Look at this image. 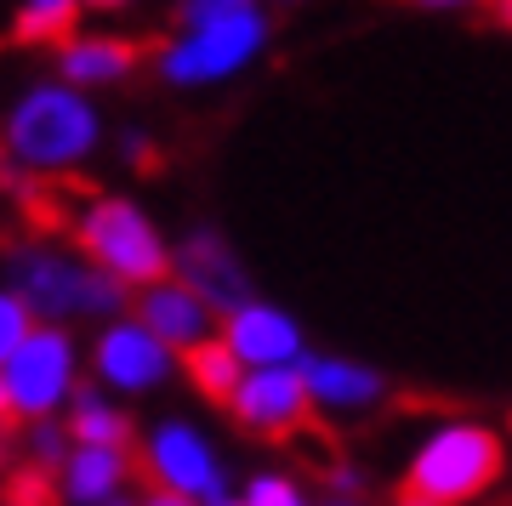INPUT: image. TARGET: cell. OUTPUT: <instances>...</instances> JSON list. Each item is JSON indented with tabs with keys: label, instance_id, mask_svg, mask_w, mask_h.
Masks as SVG:
<instances>
[{
	"label": "cell",
	"instance_id": "6da1fadb",
	"mask_svg": "<svg viewBox=\"0 0 512 506\" xmlns=\"http://www.w3.org/2000/svg\"><path fill=\"white\" fill-rule=\"evenodd\" d=\"M103 137H109L103 109L63 80L23 86L12 109L0 114V160L12 177H69L92 165Z\"/></svg>",
	"mask_w": 512,
	"mask_h": 506
},
{
	"label": "cell",
	"instance_id": "7a4b0ae2",
	"mask_svg": "<svg viewBox=\"0 0 512 506\" xmlns=\"http://www.w3.org/2000/svg\"><path fill=\"white\" fill-rule=\"evenodd\" d=\"M507 478V438L490 421L450 416L416 438L404 455L399 495H416L427 506H473Z\"/></svg>",
	"mask_w": 512,
	"mask_h": 506
},
{
	"label": "cell",
	"instance_id": "3957f363",
	"mask_svg": "<svg viewBox=\"0 0 512 506\" xmlns=\"http://www.w3.org/2000/svg\"><path fill=\"white\" fill-rule=\"evenodd\" d=\"M12 296H18L35 325H109L131 308V290H120L109 273H97L92 262H80L69 245L52 239H29L12 245Z\"/></svg>",
	"mask_w": 512,
	"mask_h": 506
},
{
	"label": "cell",
	"instance_id": "277c9868",
	"mask_svg": "<svg viewBox=\"0 0 512 506\" xmlns=\"http://www.w3.org/2000/svg\"><path fill=\"white\" fill-rule=\"evenodd\" d=\"M69 251L109 273L120 290H148L171 279V234H165L154 211L137 205L131 194H92L69 222Z\"/></svg>",
	"mask_w": 512,
	"mask_h": 506
},
{
	"label": "cell",
	"instance_id": "5b68a950",
	"mask_svg": "<svg viewBox=\"0 0 512 506\" xmlns=\"http://www.w3.org/2000/svg\"><path fill=\"white\" fill-rule=\"evenodd\" d=\"M268 46H274V18H268V6H256V12L200 23V29H171L154 46V74L177 91H211L256 69Z\"/></svg>",
	"mask_w": 512,
	"mask_h": 506
},
{
	"label": "cell",
	"instance_id": "8992f818",
	"mask_svg": "<svg viewBox=\"0 0 512 506\" xmlns=\"http://www.w3.org/2000/svg\"><path fill=\"white\" fill-rule=\"evenodd\" d=\"M131 461L148 478V489L183 495L194 506H228L234 501V472L222 461L217 438L194 416H154L131 444Z\"/></svg>",
	"mask_w": 512,
	"mask_h": 506
},
{
	"label": "cell",
	"instance_id": "52a82bcc",
	"mask_svg": "<svg viewBox=\"0 0 512 506\" xmlns=\"http://www.w3.org/2000/svg\"><path fill=\"white\" fill-rule=\"evenodd\" d=\"M80 381H86V347L74 342V330H63V325H35L18 342V353L0 364L6 410H12L18 427L57 421L69 410Z\"/></svg>",
	"mask_w": 512,
	"mask_h": 506
},
{
	"label": "cell",
	"instance_id": "ba28073f",
	"mask_svg": "<svg viewBox=\"0 0 512 506\" xmlns=\"http://www.w3.org/2000/svg\"><path fill=\"white\" fill-rule=\"evenodd\" d=\"M86 364H92V376L86 381L103 387L114 404H120V398H154V393H165V387L177 381V353L154 342L131 313H120V319H109V325H97Z\"/></svg>",
	"mask_w": 512,
	"mask_h": 506
},
{
	"label": "cell",
	"instance_id": "9c48e42d",
	"mask_svg": "<svg viewBox=\"0 0 512 506\" xmlns=\"http://www.w3.org/2000/svg\"><path fill=\"white\" fill-rule=\"evenodd\" d=\"M228 421H234L245 438H262V444H285V438L308 433L313 427V404L302 376L291 370H245L228 393Z\"/></svg>",
	"mask_w": 512,
	"mask_h": 506
},
{
	"label": "cell",
	"instance_id": "30bf717a",
	"mask_svg": "<svg viewBox=\"0 0 512 506\" xmlns=\"http://www.w3.org/2000/svg\"><path fill=\"white\" fill-rule=\"evenodd\" d=\"M217 342L234 353L239 370H291L308 353V330L291 308H279L268 296H251V302H239L234 313L217 319Z\"/></svg>",
	"mask_w": 512,
	"mask_h": 506
},
{
	"label": "cell",
	"instance_id": "8fae6325",
	"mask_svg": "<svg viewBox=\"0 0 512 506\" xmlns=\"http://www.w3.org/2000/svg\"><path fill=\"white\" fill-rule=\"evenodd\" d=\"M171 279L194 290L217 319L256 296V279H251V268H245V256H239L217 228H194L183 245H171Z\"/></svg>",
	"mask_w": 512,
	"mask_h": 506
},
{
	"label": "cell",
	"instance_id": "7c38bea8",
	"mask_svg": "<svg viewBox=\"0 0 512 506\" xmlns=\"http://www.w3.org/2000/svg\"><path fill=\"white\" fill-rule=\"evenodd\" d=\"M296 376L308 387L313 416H370L376 404H387L393 381L365 359H348V353H302Z\"/></svg>",
	"mask_w": 512,
	"mask_h": 506
},
{
	"label": "cell",
	"instance_id": "4fadbf2b",
	"mask_svg": "<svg viewBox=\"0 0 512 506\" xmlns=\"http://www.w3.org/2000/svg\"><path fill=\"white\" fill-rule=\"evenodd\" d=\"M57 74L52 80H63V86L74 91H109V86H126L131 74L143 69L148 46L131 35H109V29H80V35H69L63 46H57Z\"/></svg>",
	"mask_w": 512,
	"mask_h": 506
},
{
	"label": "cell",
	"instance_id": "5bb4252c",
	"mask_svg": "<svg viewBox=\"0 0 512 506\" xmlns=\"http://www.w3.org/2000/svg\"><path fill=\"white\" fill-rule=\"evenodd\" d=\"M131 319L154 336L160 347H171L177 359H183L188 347H200L205 336H217V313L205 308L200 296L188 285H177V279H160V285H148L131 296Z\"/></svg>",
	"mask_w": 512,
	"mask_h": 506
},
{
	"label": "cell",
	"instance_id": "9a60e30c",
	"mask_svg": "<svg viewBox=\"0 0 512 506\" xmlns=\"http://www.w3.org/2000/svg\"><path fill=\"white\" fill-rule=\"evenodd\" d=\"M131 478H137L131 450H69L52 472V495L63 506H109L126 495Z\"/></svg>",
	"mask_w": 512,
	"mask_h": 506
},
{
	"label": "cell",
	"instance_id": "2e32d148",
	"mask_svg": "<svg viewBox=\"0 0 512 506\" xmlns=\"http://www.w3.org/2000/svg\"><path fill=\"white\" fill-rule=\"evenodd\" d=\"M57 421H63L74 450H131L137 444V416H131L126 404H114L103 387H92V381L74 387L69 410Z\"/></svg>",
	"mask_w": 512,
	"mask_h": 506
},
{
	"label": "cell",
	"instance_id": "e0dca14e",
	"mask_svg": "<svg viewBox=\"0 0 512 506\" xmlns=\"http://www.w3.org/2000/svg\"><path fill=\"white\" fill-rule=\"evenodd\" d=\"M80 0H18V12H12V46H63L69 35H80Z\"/></svg>",
	"mask_w": 512,
	"mask_h": 506
},
{
	"label": "cell",
	"instance_id": "ac0fdd59",
	"mask_svg": "<svg viewBox=\"0 0 512 506\" xmlns=\"http://www.w3.org/2000/svg\"><path fill=\"white\" fill-rule=\"evenodd\" d=\"M177 376H183L205 404H228V393H234V381L245 376V370L234 364V353H228L217 336H205L200 347H188L183 359H177Z\"/></svg>",
	"mask_w": 512,
	"mask_h": 506
},
{
	"label": "cell",
	"instance_id": "d6986e66",
	"mask_svg": "<svg viewBox=\"0 0 512 506\" xmlns=\"http://www.w3.org/2000/svg\"><path fill=\"white\" fill-rule=\"evenodd\" d=\"M234 501H239V506H319L308 489L291 478V472H279V467L251 472V478H245V489H239Z\"/></svg>",
	"mask_w": 512,
	"mask_h": 506
},
{
	"label": "cell",
	"instance_id": "ffe728a7",
	"mask_svg": "<svg viewBox=\"0 0 512 506\" xmlns=\"http://www.w3.org/2000/svg\"><path fill=\"white\" fill-rule=\"evenodd\" d=\"M69 450H74V444H69V433H63V421H35V427H23V455H29L23 467H35V472L52 478Z\"/></svg>",
	"mask_w": 512,
	"mask_h": 506
},
{
	"label": "cell",
	"instance_id": "44dd1931",
	"mask_svg": "<svg viewBox=\"0 0 512 506\" xmlns=\"http://www.w3.org/2000/svg\"><path fill=\"white\" fill-rule=\"evenodd\" d=\"M262 0H177L171 6V29H200V23H222L239 12H256Z\"/></svg>",
	"mask_w": 512,
	"mask_h": 506
},
{
	"label": "cell",
	"instance_id": "7402d4cb",
	"mask_svg": "<svg viewBox=\"0 0 512 506\" xmlns=\"http://www.w3.org/2000/svg\"><path fill=\"white\" fill-rule=\"evenodd\" d=\"M29 330H35V319H29V308H23L18 296H12V290L0 285V364H6L12 353H18V342L29 336Z\"/></svg>",
	"mask_w": 512,
	"mask_h": 506
},
{
	"label": "cell",
	"instance_id": "603a6c76",
	"mask_svg": "<svg viewBox=\"0 0 512 506\" xmlns=\"http://www.w3.org/2000/svg\"><path fill=\"white\" fill-rule=\"evenodd\" d=\"M325 489H330V501H365V472L353 467V461H330Z\"/></svg>",
	"mask_w": 512,
	"mask_h": 506
},
{
	"label": "cell",
	"instance_id": "cb8c5ba5",
	"mask_svg": "<svg viewBox=\"0 0 512 506\" xmlns=\"http://www.w3.org/2000/svg\"><path fill=\"white\" fill-rule=\"evenodd\" d=\"M410 6H421V12H473L484 0H410Z\"/></svg>",
	"mask_w": 512,
	"mask_h": 506
},
{
	"label": "cell",
	"instance_id": "d4e9b609",
	"mask_svg": "<svg viewBox=\"0 0 512 506\" xmlns=\"http://www.w3.org/2000/svg\"><path fill=\"white\" fill-rule=\"evenodd\" d=\"M120 154H126L131 165H137V160L148 154V137H137V131H126V143H120Z\"/></svg>",
	"mask_w": 512,
	"mask_h": 506
},
{
	"label": "cell",
	"instance_id": "484cf974",
	"mask_svg": "<svg viewBox=\"0 0 512 506\" xmlns=\"http://www.w3.org/2000/svg\"><path fill=\"white\" fill-rule=\"evenodd\" d=\"M137 506H194V501H183V495H165V489H148Z\"/></svg>",
	"mask_w": 512,
	"mask_h": 506
},
{
	"label": "cell",
	"instance_id": "4316f807",
	"mask_svg": "<svg viewBox=\"0 0 512 506\" xmlns=\"http://www.w3.org/2000/svg\"><path fill=\"white\" fill-rule=\"evenodd\" d=\"M137 0H80V12H126Z\"/></svg>",
	"mask_w": 512,
	"mask_h": 506
},
{
	"label": "cell",
	"instance_id": "83f0119b",
	"mask_svg": "<svg viewBox=\"0 0 512 506\" xmlns=\"http://www.w3.org/2000/svg\"><path fill=\"white\" fill-rule=\"evenodd\" d=\"M12 427H18V421H12V410H6V387H0V438L12 433Z\"/></svg>",
	"mask_w": 512,
	"mask_h": 506
},
{
	"label": "cell",
	"instance_id": "f1b7e54d",
	"mask_svg": "<svg viewBox=\"0 0 512 506\" xmlns=\"http://www.w3.org/2000/svg\"><path fill=\"white\" fill-rule=\"evenodd\" d=\"M393 506H427V501H416V495H399V501H393Z\"/></svg>",
	"mask_w": 512,
	"mask_h": 506
},
{
	"label": "cell",
	"instance_id": "f546056e",
	"mask_svg": "<svg viewBox=\"0 0 512 506\" xmlns=\"http://www.w3.org/2000/svg\"><path fill=\"white\" fill-rule=\"evenodd\" d=\"M274 6H285V12H296V6H308V0H274Z\"/></svg>",
	"mask_w": 512,
	"mask_h": 506
},
{
	"label": "cell",
	"instance_id": "4dcf8cb0",
	"mask_svg": "<svg viewBox=\"0 0 512 506\" xmlns=\"http://www.w3.org/2000/svg\"><path fill=\"white\" fill-rule=\"evenodd\" d=\"M109 506H137V501H131V495H120V501H109Z\"/></svg>",
	"mask_w": 512,
	"mask_h": 506
},
{
	"label": "cell",
	"instance_id": "1f68e13d",
	"mask_svg": "<svg viewBox=\"0 0 512 506\" xmlns=\"http://www.w3.org/2000/svg\"><path fill=\"white\" fill-rule=\"evenodd\" d=\"M325 506H365V501H325Z\"/></svg>",
	"mask_w": 512,
	"mask_h": 506
},
{
	"label": "cell",
	"instance_id": "d6a6232c",
	"mask_svg": "<svg viewBox=\"0 0 512 506\" xmlns=\"http://www.w3.org/2000/svg\"><path fill=\"white\" fill-rule=\"evenodd\" d=\"M507 438H512V416H507Z\"/></svg>",
	"mask_w": 512,
	"mask_h": 506
},
{
	"label": "cell",
	"instance_id": "836d02e7",
	"mask_svg": "<svg viewBox=\"0 0 512 506\" xmlns=\"http://www.w3.org/2000/svg\"><path fill=\"white\" fill-rule=\"evenodd\" d=\"M0 506H18V501H0Z\"/></svg>",
	"mask_w": 512,
	"mask_h": 506
},
{
	"label": "cell",
	"instance_id": "e575fe53",
	"mask_svg": "<svg viewBox=\"0 0 512 506\" xmlns=\"http://www.w3.org/2000/svg\"><path fill=\"white\" fill-rule=\"evenodd\" d=\"M228 506H239V501H228Z\"/></svg>",
	"mask_w": 512,
	"mask_h": 506
}]
</instances>
